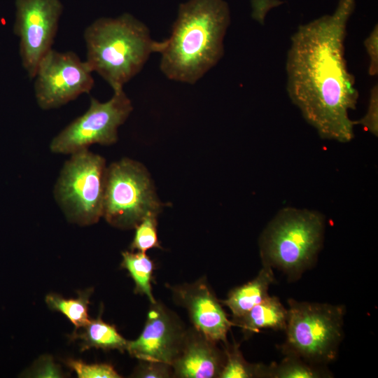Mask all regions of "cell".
Wrapping results in <instances>:
<instances>
[{
    "label": "cell",
    "instance_id": "cell-1",
    "mask_svg": "<svg viewBox=\"0 0 378 378\" xmlns=\"http://www.w3.org/2000/svg\"><path fill=\"white\" fill-rule=\"evenodd\" d=\"M356 0H340L335 11L300 25L291 37L286 89L304 119L324 139H354L349 111L358 92L346 66L344 40Z\"/></svg>",
    "mask_w": 378,
    "mask_h": 378
},
{
    "label": "cell",
    "instance_id": "cell-2",
    "mask_svg": "<svg viewBox=\"0 0 378 378\" xmlns=\"http://www.w3.org/2000/svg\"><path fill=\"white\" fill-rule=\"evenodd\" d=\"M230 22V8L224 0L181 4L170 36L160 42L162 72L171 80L196 83L222 57Z\"/></svg>",
    "mask_w": 378,
    "mask_h": 378
},
{
    "label": "cell",
    "instance_id": "cell-3",
    "mask_svg": "<svg viewBox=\"0 0 378 378\" xmlns=\"http://www.w3.org/2000/svg\"><path fill=\"white\" fill-rule=\"evenodd\" d=\"M83 37L85 61L113 91L123 89L160 46L150 38L148 27L129 13L95 20L86 27Z\"/></svg>",
    "mask_w": 378,
    "mask_h": 378
},
{
    "label": "cell",
    "instance_id": "cell-4",
    "mask_svg": "<svg viewBox=\"0 0 378 378\" xmlns=\"http://www.w3.org/2000/svg\"><path fill=\"white\" fill-rule=\"evenodd\" d=\"M325 218L319 212L287 207L279 211L259 239L262 265L297 280L314 262L322 247Z\"/></svg>",
    "mask_w": 378,
    "mask_h": 378
},
{
    "label": "cell",
    "instance_id": "cell-5",
    "mask_svg": "<svg viewBox=\"0 0 378 378\" xmlns=\"http://www.w3.org/2000/svg\"><path fill=\"white\" fill-rule=\"evenodd\" d=\"M288 304L284 354L313 365L334 360L343 337L344 307L293 299Z\"/></svg>",
    "mask_w": 378,
    "mask_h": 378
},
{
    "label": "cell",
    "instance_id": "cell-6",
    "mask_svg": "<svg viewBox=\"0 0 378 378\" xmlns=\"http://www.w3.org/2000/svg\"><path fill=\"white\" fill-rule=\"evenodd\" d=\"M54 189L66 218L80 225L96 223L102 217L106 185V161L88 149L70 155Z\"/></svg>",
    "mask_w": 378,
    "mask_h": 378
},
{
    "label": "cell",
    "instance_id": "cell-7",
    "mask_svg": "<svg viewBox=\"0 0 378 378\" xmlns=\"http://www.w3.org/2000/svg\"><path fill=\"white\" fill-rule=\"evenodd\" d=\"M153 184L139 162L123 158L107 167L102 217L112 226L134 228L148 214L161 211Z\"/></svg>",
    "mask_w": 378,
    "mask_h": 378
},
{
    "label": "cell",
    "instance_id": "cell-8",
    "mask_svg": "<svg viewBox=\"0 0 378 378\" xmlns=\"http://www.w3.org/2000/svg\"><path fill=\"white\" fill-rule=\"evenodd\" d=\"M132 109L123 89L114 90L105 102L91 97L88 109L52 139L50 149L54 153L71 155L93 144H113L118 140V127Z\"/></svg>",
    "mask_w": 378,
    "mask_h": 378
},
{
    "label": "cell",
    "instance_id": "cell-9",
    "mask_svg": "<svg viewBox=\"0 0 378 378\" xmlns=\"http://www.w3.org/2000/svg\"><path fill=\"white\" fill-rule=\"evenodd\" d=\"M85 61L72 51L50 49L41 59L34 76V94L43 110L59 108L89 93L94 78Z\"/></svg>",
    "mask_w": 378,
    "mask_h": 378
},
{
    "label": "cell",
    "instance_id": "cell-10",
    "mask_svg": "<svg viewBox=\"0 0 378 378\" xmlns=\"http://www.w3.org/2000/svg\"><path fill=\"white\" fill-rule=\"evenodd\" d=\"M14 32L22 64L34 78L38 63L52 49L63 6L60 0H16Z\"/></svg>",
    "mask_w": 378,
    "mask_h": 378
},
{
    "label": "cell",
    "instance_id": "cell-11",
    "mask_svg": "<svg viewBox=\"0 0 378 378\" xmlns=\"http://www.w3.org/2000/svg\"><path fill=\"white\" fill-rule=\"evenodd\" d=\"M187 330L179 318L161 302L150 303L144 328L127 351L139 360L172 365L179 354Z\"/></svg>",
    "mask_w": 378,
    "mask_h": 378
},
{
    "label": "cell",
    "instance_id": "cell-12",
    "mask_svg": "<svg viewBox=\"0 0 378 378\" xmlns=\"http://www.w3.org/2000/svg\"><path fill=\"white\" fill-rule=\"evenodd\" d=\"M175 302L188 312L192 327L211 340L227 344L233 326L205 278L170 287Z\"/></svg>",
    "mask_w": 378,
    "mask_h": 378
},
{
    "label": "cell",
    "instance_id": "cell-13",
    "mask_svg": "<svg viewBox=\"0 0 378 378\" xmlns=\"http://www.w3.org/2000/svg\"><path fill=\"white\" fill-rule=\"evenodd\" d=\"M193 327L187 330L181 351L172 365L178 378H219L225 354L217 345Z\"/></svg>",
    "mask_w": 378,
    "mask_h": 378
},
{
    "label": "cell",
    "instance_id": "cell-14",
    "mask_svg": "<svg viewBox=\"0 0 378 378\" xmlns=\"http://www.w3.org/2000/svg\"><path fill=\"white\" fill-rule=\"evenodd\" d=\"M288 309L276 296L268 295L243 316L232 318L233 326L240 327L245 337H249L262 329L285 330Z\"/></svg>",
    "mask_w": 378,
    "mask_h": 378
},
{
    "label": "cell",
    "instance_id": "cell-15",
    "mask_svg": "<svg viewBox=\"0 0 378 378\" xmlns=\"http://www.w3.org/2000/svg\"><path fill=\"white\" fill-rule=\"evenodd\" d=\"M274 280L273 268L262 265L253 279L231 290L221 303L230 309L232 318L240 317L269 295V288Z\"/></svg>",
    "mask_w": 378,
    "mask_h": 378
},
{
    "label": "cell",
    "instance_id": "cell-16",
    "mask_svg": "<svg viewBox=\"0 0 378 378\" xmlns=\"http://www.w3.org/2000/svg\"><path fill=\"white\" fill-rule=\"evenodd\" d=\"M82 328L83 330L81 333L74 334L73 337L81 340L83 349H117L122 352L127 349L128 341L118 332L114 326L103 321L100 316L90 320Z\"/></svg>",
    "mask_w": 378,
    "mask_h": 378
},
{
    "label": "cell",
    "instance_id": "cell-17",
    "mask_svg": "<svg viewBox=\"0 0 378 378\" xmlns=\"http://www.w3.org/2000/svg\"><path fill=\"white\" fill-rule=\"evenodd\" d=\"M121 267L125 269L135 284L134 291L145 295L150 303L156 302L152 290L154 263L146 253L124 251Z\"/></svg>",
    "mask_w": 378,
    "mask_h": 378
},
{
    "label": "cell",
    "instance_id": "cell-18",
    "mask_svg": "<svg viewBox=\"0 0 378 378\" xmlns=\"http://www.w3.org/2000/svg\"><path fill=\"white\" fill-rule=\"evenodd\" d=\"M91 291L80 293L78 298L65 299L57 294H49L46 298L48 307L62 313L72 323L76 329L85 327L90 321L88 316L89 298Z\"/></svg>",
    "mask_w": 378,
    "mask_h": 378
},
{
    "label": "cell",
    "instance_id": "cell-19",
    "mask_svg": "<svg viewBox=\"0 0 378 378\" xmlns=\"http://www.w3.org/2000/svg\"><path fill=\"white\" fill-rule=\"evenodd\" d=\"M225 360L219 378L266 377L267 365L247 362L239 344H225Z\"/></svg>",
    "mask_w": 378,
    "mask_h": 378
},
{
    "label": "cell",
    "instance_id": "cell-20",
    "mask_svg": "<svg viewBox=\"0 0 378 378\" xmlns=\"http://www.w3.org/2000/svg\"><path fill=\"white\" fill-rule=\"evenodd\" d=\"M331 374L324 370L316 367L313 364H307L302 358L286 355L279 363L267 366L266 377L269 378H321L330 377Z\"/></svg>",
    "mask_w": 378,
    "mask_h": 378
},
{
    "label": "cell",
    "instance_id": "cell-21",
    "mask_svg": "<svg viewBox=\"0 0 378 378\" xmlns=\"http://www.w3.org/2000/svg\"><path fill=\"white\" fill-rule=\"evenodd\" d=\"M157 214H148L134 227L135 233L130 248L146 253L153 248H161L157 232Z\"/></svg>",
    "mask_w": 378,
    "mask_h": 378
},
{
    "label": "cell",
    "instance_id": "cell-22",
    "mask_svg": "<svg viewBox=\"0 0 378 378\" xmlns=\"http://www.w3.org/2000/svg\"><path fill=\"white\" fill-rule=\"evenodd\" d=\"M68 366L80 378H119L121 376L114 368L106 363L88 364L82 360H69Z\"/></svg>",
    "mask_w": 378,
    "mask_h": 378
},
{
    "label": "cell",
    "instance_id": "cell-23",
    "mask_svg": "<svg viewBox=\"0 0 378 378\" xmlns=\"http://www.w3.org/2000/svg\"><path fill=\"white\" fill-rule=\"evenodd\" d=\"M133 377L141 378H168L174 377L172 365L158 361L139 360Z\"/></svg>",
    "mask_w": 378,
    "mask_h": 378
},
{
    "label": "cell",
    "instance_id": "cell-24",
    "mask_svg": "<svg viewBox=\"0 0 378 378\" xmlns=\"http://www.w3.org/2000/svg\"><path fill=\"white\" fill-rule=\"evenodd\" d=\"M355 125H361L374 136L378 134V88L374 85L370 94L368 107L366 114L359 120L354 121Z\"/></svg>",
    "mask_w": 378,
    "mask_h": 378
},
{
    "label": "cell",
    "instance_id": "cell-25",
    "mask_svg": "<svg viewBox=\"0 0 378 378\" xmlns=\"http://www.w3.org/2000/svg\"><path fill=\"white\" fill-rule=\"evenodd\" d=\"M370 63L368 73L370 76H376L378 72V27L376 24L370 35L364 41Z\"/></svg>",
    "mask_w": 378,
    "mask_h": 378
}]
</instances>
